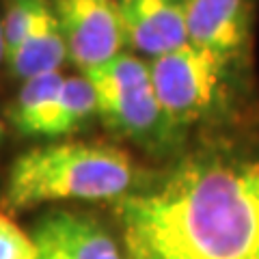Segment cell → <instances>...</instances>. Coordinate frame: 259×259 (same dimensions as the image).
Masks as SVG:
<instances>
[{
	"instance_id": "8fae6325",
	"label": "cell",
	"mask_w": 259,
	"mask_h": 259,
	"mask_svg": "<svg viewBox=\"0 0 259 259\" xmlns=\"http://www.w3.org/2000/svg\"><path fill=\"white\" fill-rule=\"evenodd\" d=\"M61 84H63V76L59 71L30 78L24 82L18 97L7 108V117H9L11 125L22 136H32V139L37 136L48 108H50L54 97L61 91Z\"/></svg>"
},
{
	"instance_id": "4fadbf2b",
	"label": "cell",
	"mask_w": 259,
	"mask_h": 259,
	"mask_svg": "<svg viewBox=\"0 0 259 259\" xmlns=\"http://www.w3.org/2000/svg\"><path fill=\"white\" fill-rule=\"evenodd\" d=\"M0 259H37L32 238L5 214H0Z\"/></svg>"
},
{
	"instance_id": "30bf717a",
	"label": "cell",
	"mask_w": 259,
	"mask_h": 259,
	"mask_svg": "<svg viewBox=\"0 0 259 259\" xmlns=\"http://www.w3.org/2000/svg\"><path fill=\"white\" fill-rule=\"evenodd\" d=\"M93 115H97V97L91 82L84 76L63 78L61 91L48 108L37 136L59 139V136L74 134L82 130Z\"/></svg>"
},
{
	"instance_id": "277c9868",
	"label": "cell",
	"mask_w": 259,
	"mask_h": 259,
	"mask_svg": "<svg viewBox=\"0 0 259 259\" xmlns=\"http://www.w3.org/2000/svg\"><path fill=\"white\" fill-rule=\"evenodd\" d=\"M229 65L192 44L151 61L153 93L166 117L180 130L207 119L225 104Z\"/></svg>"
},
{
	"instance_id": "3957f363",
	"label": "cell",
	"mask_w": 259,
	"mask_h": 259,
	"mask_svg": "<svg viewBox=\"0 0 259 259\" xmlns=\"http://www.w3.org/2000/svg\"><path fill=\"white\" fill-rule=\"evenodd\" d=\"M84 78L95 91L97 115L115 134L153 153L173 151L182 143L184 130L162 110L147 63L132 54H117L89 69Z\"/></svg>"
},
{
	"instance_id": "9a60e30c",
	"label": "cell",
	"mask_w": 259,
	"mask_h": 259,
	"mask_svg": "<svg viewBox=\"0 0 259 259\" xmlns=\"http://www.w3.org/2000/svg\"><path fill=\"white\" fill-rule=\"evenodd\" d=\"M7 56V46H5V32H3V20H0V61Z\"/></svg>"
},
{
	"instance_id": "9c48e42d",
	"label": "cell",
	"mask_w": 259,
	"mask_h": 259,
	"mask_svg": "<svg viewBox=\"0 0 259 259\" xmlns=\"http://www.w3.org/2000/svg\"><path fill=\"white\" fill-rule=\"evenodd\" d=\"M65 56H67V48L50 3L39 11L18 48L7 54V63L11 74L26 82L30 78L59 71Z\"/></svg>"
},
{
	"instance_id": "ba28073f",
	"label": "cell",
	"mask_w": 259,
	"mask_h": 259,
	"mask_svg": "<svg viewBox=\"0 0 259 259\" xmlns=\"http://www.w3.org/2000/svg\"><path fill=\"white\" fill-rule=\"evenodd\" d=\"M125 44L158 59L188 44L186 0H121Z\"/></svg>"
},
{
	"instance_id": "5bb4252c",
	"label": "cell",
	"mask_w": 259,
	"mask_h": 259,
	"mask_svg": "<svg viewBox=\"0 0 259 259\" xmlns=\"http://www.w3.org/2000/svg\"><path fill=\"white\" fill-rule=\"evenodd\" d=\"M123 240H125V257L127 259H158L153 253H149L139 240L127 238V236H123Z\"/></svg>"
},
{
	"instance_id": "2e32d148",
	"label": "cell",
	"mask_w": 259,
	"mask_h": 259,
	"mask_svg": "<svg viewBox=\"0 0 259 259\" xmlns=\"http://www.w3.org/2000/svg\"><path fill=\"white\" fill-rule=\"evenodd\" d=\"M0 136H3V123H0Z\"/></svg>"
},
{
	"instance_id": "5b68a950",
	"label": "cell",
	"mask_w": 259,
	"mask_h": 259,
	"mask_svg": "<svg viewBox=\"0 0 259 259\" xmlns=\"http://www.w3.org/2000/svg\"><path fill=\"white\" fill-rule=\"evenodd\" d=\"M54 15L67 48L80 69L100 67L125 46L123 22L115 0H52Z\"/></svg>"
},
{
	"instance_id": "52a82bcc",
	"label": "cell",
	"mask_w": 259,
	"mask_h": 259,
	"mask_svg": "<svg viewBox=\"0 0 259 259\" xmlns=\"http://www.w3.org/2000/svg\"><path fill=\"white\" fill-rule=\"evenodd\" d=\"M253 0H186L188 44L227 63L248 46Z\"/></svg>"
},
{
	"instance_id": "7c38bea8",
	"label": "cell",
	"mask_w": 259,
	"mask_h": 259,
	"mask_svg": "<svg viewBox=\"0 0 259 259\" xmlns=\"http://www.w3.org/2000/svg\"><path fill=\"white\" fill-rule=\"evenodd\" d=\"M52 0H7L5 5V18H3V32H5V46L7 54L18 48L24 35L32 26V22L39 15V11L48 7ZM7 59V56H5Z\"/></svg>"
},
{
	"instance_id": "7a4b0ae2",
	"label": "cell",
	"mask_w": 259,
	"mask_h": 259,
	"mask_svg": "<svg viewBox=\"0 0 259 259\" xmlns=\"http://www.w3.org/2000/svg\"><path fill=\"white\" fill-rule=\"evenodd\" d=\"M145 186L141 168L123 149L87 141L52 143L13 162L3 207L22 212L48 201H119Z\"/></svg>"
},
{
	"instance_id": "8992f818",
	"label": "cell",
	"mask_w": 259,
	"mask_h": 259,
	"mask_svg": "<svg viewBox=\"0 0 259 259\" xmlns=\"http://www.w3.org/2000/svg\"><path fill=\"white\" fill-rule=\"evenodd\" d=\"M37 259H127L112 233L95 218L54 209L32 231Z\"/></svg>"
},
{
	"instance_id": "6da1fadb",
	"label": "cell",
	"mask_w": 259,
	"mask_h": 259,
	"mask_svg": "<svg viewBox=\"0 0 259 259\" xmlns=\"http://www.w3.org/2000/svg\"><path fill=\"white\" fill-rule=\"evenodd\" d=\"M117 214L158 259H259V156L194 153L119 199Z\"/></svg>"
}]
</instances>
